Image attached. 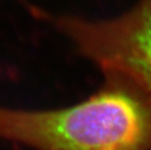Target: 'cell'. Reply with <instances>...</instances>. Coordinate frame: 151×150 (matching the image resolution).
Here are the masks:
<instances>
[{
    "mask_svg": "<svg viewBox=\"0 0 151 150\" xmlns=\"http://www.w3.org/2000/svg\"><path fill=\"white\" fill-rule=\"evenodd\" d=\"M54 23L105 76L123 78L151 94V0H137L107 20L68 16Z\"/></svg>",
    "mask_w": 151,
    "mask_h": 150,
    "instance_id": "cell-2",
    "label": "cell"
},
{
    "mask_svg": "<svg viewBox=\"0 0 151 150\" xmlns=\"http://www.w3.org/2000/svg\"><path fill=\"white\" fill-rule=\"evenodd\" d=\"M0 139L32 150H151V95L106 76L101 89L72 106H0Z\"/></svg>",
    "mask_w": 151,
    "mask_h": 150,
    "instance_id": "cell-1",
    "label": "cell"
}]
</instances>
